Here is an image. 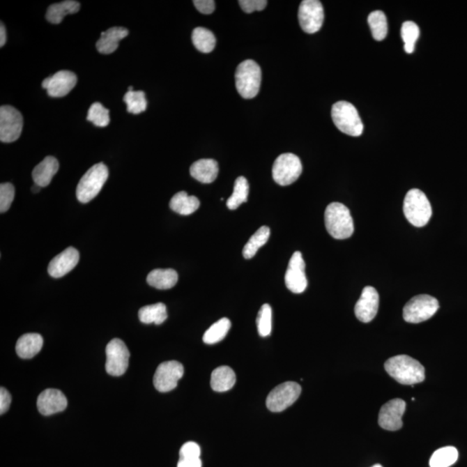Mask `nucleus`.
I'll list each match as a JSON object with an SVG mask.
<instances>
[{"mask_svg": "<svg viewBox=\"0 0 467 467\" xmlns=\"http://www.w3.org/2000/svg\"><path fill=\"white\" fill-rule=\"evenodd\" d=\"M384 368L391 377L404 385H414L425 380V369L422 365L407 355L388 359Z\"/></svg>", "mask_w": 467, "mask_h": 467, "instance_id": "obj_1", "label": "nucleus"}, {"mask_svg": "<svg viewBox=\"0 0 467 467\" xmlns=\"http://www.w3.org/2000/svg\"><path fill=\"white\" fill-rule=\"evenodd\" d=\"M326 231L333 238L344 240L353 235L354 224L350 210L340 203H332L325 212Z\"/></svg>", "mask_w": 467, "mask_h": 467, "instance_id": "obj_2", "label": "nucleus"}, {"mask_svg": "<svg viewBox=\"0 0 467 467\" xmlns=\"http://www.w3.org/2000/svg\"><path fill=\"white\" fill-rule=\"evenodd\" d=\"M404 213L407 220L415 227H424L432 217V207L426 194L418 189H412L406 194Z\"/></svg>", "mask_w": 467, "mask_h": 467, "instance_id": "obj_3", "label": "nucleus"}, {"mask_svg": "<svg viewBox=\"0 0 467 467\" xmlns=\"http://www.w3.org/2000/svg\"><path fill=\"white\" fill-rule=\"evenodd\" d=\"M237 91L244 99H253L260 91L261 70L257 62L246 60L240 63L236 71Z\"/></svg>", "mask_w": 467, "mask_h": 467, "instance_id": "obj_4", "label": "nucleus"}, {"mask_svg": "<svg viewBox=\"0 0 467 467\" xmlns=\"http://www.w3.org/2000/svg\"><path fill=\"white\" fill-rule=\"evenodd\" d=\"M109 178V169L103 163H98L89 169L81 178L77 188L79 202L87 204L98 195Z\"/></svg>", "mask_w": 467, "mask_h": 467, "instance_id": "obj_5", "label": "nucleus"}, {"mask_svg": "<svg viewBox=\"0 0 467 467\" xmlns=\"http://www.w3.org/2000/svg\"><path fill=\"white\" fill-rule=\"evenodd\" d=\"M332 118L337 129L347 135L358 137L364 131L360 116L351 103L341 100L332 106Z\"/></svg>", "mask_w": 467, "mask_h": 467, "instance_id": "obj_6", "label": "nucleus"}, {"mask_svg": "<svg viewBox=\"0 0 467 467\" xmlns=\"http://www.w3.org/2000/svg\"><path fill=\"white\" fill-rule=\"evenodd\" d=\"M440 305L436 298L427 294L412 298L404 308V319L406 322L418 324L427 321L436 314Z\"/></svg>", "mask_w": 467, "mask_h": 467, "instance_id": "obj_7", "label": "nucleus"}, {"mask_svg": "<svg viewBox=\"0 0 467 467\" xmlns=\"http://www.w3.org/2000/svg\"><path fill=\"white\" fill-rule=\"evenodd\" d=\"M303 170L299 157L293 153H283L273 165V178L280 185H290L300 178Z\"/></svg>", "mask_w": 467, "mask_h": 467, "instance_id": "obj_8", "label": "nucleus"}, {"mask_svg": "<svg viewBox=\"0 0 467 467\" xmlns=\"http://www.w3.org/2000/svg\"><path fill=\"white\" fill-rule=\"evenodd\" d=\"M301 394V387L296 382L280 384L269 393L267 407L271 412L279 413L285 411L298 400Z\"/></svg>", "mask_w": 467, "mask_h": 467, "instance_id": "obj_9", "label": "nucleus"}, {"mask_svg": "<svg viewBox=\"0 0 467 467\" xmlns=\"http://www.w3.org/2000/svg\"><path fill=\"white\" fill-rule=\"evenodd\" d=\"M24 127L22 114L15 107L2 106L0 109V140L3 143L16 141Z\"/></svg>", "mask_w": 467, "mask_h": 467, "instance_id": "obj_10", "label": "nucleus"}, {"mask_svg": "<svg viewBox=\"0 0 467 467\" xmlns=\"http://www.w3.org/2000/svg\"><path fill=\"white\" fill-rule=\"evenodd\" d=\"M106 371L113 376L124 375L128 368L129 352L123 341L114 339L107 344L106 348Z\"/></svg>", "mask_w": 467, "mask_h": 467, "instance_id": "obj_11", "label": "nucleus"}, {"mask_svg": "<svg viewBox=\"0 0 467 467\" xmlns=\"http://www.w3.org/2000/svg\"><path fill=\"white\" fill-rule=\"evenodd\" d=\"M184 366L177 361L162 362L153 376L154 387L161 393H167L178 386V381L184 376Z\"/></svg>", "mask_w": 467, "mask_h": 467, "instance_id": "obj_12", "label": "nucleus"}, {"mask_svg": "<svg viewBox=\"0 0 467 467\" xmlns=\"http://www.w3.org/2000/svg\"><path fill=\"white\" fill-rule=\"evenodd\" d=\"M299 22L301 29L309 34L321 30L324 23V8L319 0H304L299 8Z\"/></svg>", "mask_w": 467, "mask_h": 467, "instance_id": "obj_13", "label": "nucleus"}, {"mask_svg": "<svg viewBox=\"0 0 467 467\" xmlns=\"http://www.w3.org/2000/svg\"><path fill=\"white\" fill-rule=\"evenodd\" d=\"M305 263L303 254L294 252L287 267L285 283L287 289L293 293H303L307 287V279L305 276Z\"/></svg>", "mask_w": 467, "mask_h": 467, "instance_id": "obj_14", "label": "nucleus"}, {"mask_svg": "<svg viewBox=\"0 0 467 467\" xmlns=\"http://www.w3.org/2000/svg\"><path fill=\"white\" fill-rule=\"evenodd\" d=\"M406 411V402L401 399H393L380 409L379 426L388 431H397L402 427V415Z\"/></svg>", "mask_w": 467, "mask_h": 467, "instance_id": "obj_15", "label": "nucleus"}, {"mask_svg": "<svg viewBox=\"0 0 467 467\" xmlns=\"http://www.w3.org/2000/svg\"><path fill=\"white\" fill-rule=\"evenodd\" d=\"M77 84V77L73 72L61 70L52 77L45 79L42 86L50 97L57 98L67 95Z\"/></svg>", "mask_w": 467, "mask_h": 467, "instance_id": "obj_16", "label": "nucleus"}, {"mask_svg": "<svg viewBox=\"0 0 467 467\" xmlns=\"http://www.w3.org/2000/svg\"><path fill=\"white\" fill-rule=\"evenodd\" d=\"M379 308V294L372 286H365L360 299L355 305V317L362 323H369L375 319Z\"/></svg>", "mask_w": 467, "mask_h": 467, "instance_id": "obj_17", "label": "nucleus"}, {"mask_svg": "<svg viewBox=\"0 0 467 467\" xmlns=\"http://www.w3.org/2000/svg\"><path fill=\"white\" fill-rule=\"evenodd\" d=\"M80 254L73 247H68L49 262L48 273L53 278H61L73 270L78 264Z\"/></svg>", "mask_w": 467, "mask_h": 467, "instance_id": "obj_18", "label": "nucleus"}, {"mask_svg": "<svg viewBox=\"0 0 467 467\" xmlns=\"http://www.w3.org/2000/svg\"><path fill=\"white\" fill-rule=\"evenodd\" d=\"M38 408L43 415H52L67 408L68 401L62 391L48 389L43 391L38 398Z\"/></svg>", "mask_w": 467, "mask_h": 467, "instance_id": "obj_19", "label": "nucleus"}, {"mask_svg": "<svg viewBox=\"0 0 467 467\" xmlns=\"http://www.w3.org/2000/svg\"><path fill=\"white\" fill-rule=\"evenodd\" d=\"M218 163L215 160L203 159L196 161L190 168V174L203 184H211L217 178Z\"/></svg>", "mask_w": 467, "mask_h": 467, "instance_id": "obj_20", "label": "nucleus"}, {"mask_svg": "<svg viewBox=\"0 0 467 467\" xmlns=\"http://www.w3.org/2000/svg\"><path fill=\"white\" fill-rule=\"evenodd\" d=\"M129 34L128 29L123 27H113L100 35V38L96 43V48L102 54H111L118 49V42L127 37Z\"/></svg>", "mask_w": 467, "mask_h": 467, "instance_id": "obj_21", "label": "nucleus"}, {"mask_svg": "<svg viewBox=\"0 0 467 467\" xmlns=\"http://www.w3.org/2000/svg\"><path fill=\"white\" fill-rule=\"evenodd\" d=\"M59 170V161L52 156L46 157L32 171V178L36 185L46 187L50 184L54 176Z\"/></svg>", "mask_w": 467, "mask_h": 467, "instance_id": "obj_22", "label": "nucleus"}, {"mask_svg": "<svg viewBox=\"0 0 467 467\" xmlns=\"http://www.w3.org/2000/svg\"><path fill=\"white\" fill-rule=\"evenodd\" d=\"M43 346H44V339L40 334H24L17 340L16 344L17 354L21 358H32L40 352Z\"/></svg>", "mask_w": 467, "mask_h": 467, "instance_id": "obj_23", "label": "nucleus"}, {"mask_svg": "<svg viewBox=\"0 0 467 467\" xmlns=\"http://www.w3.org/2000/svg\"><path fill=\"white\" fill-rule=\"evenodd\" d=\"M236 376L229 366H220L211 373L210 385L215 392H226L235 385Z\"/></svg>", "mask_w": 467, "mask_h": 467, "instance_id": "obj_24", "label": "nucleus"}, {"mask_svg": "<svg viewBox=\"0 0 467 467\" xmlns=\"http://www.w3.org/2000/svg\"><path fill=\"white\" fill-rule=\"evenodd\" d=\"M178 275L174 269H155L147 275L146 282L157 289H171L178 283Z\"/></svg>", "mask_w": 467, "mask_h": 467, "instance_id": "obj_25", "label": "nucleus"}, {"mask_svg": "<svg viewBox=\"0 0 467 467\" xmlns=\"http://www.w3.org/2000/svg\"><path fill=\"white\" fill-rule=\"evenodd\" d=\"M80 8V3L73 1V0H66V1L53 3L47 10L46 20L49 23L59 24L62 22L64 17L69 15V14L78 13Z\"/></svg>", "mask_w": 467, "mask_h": 467, "instance_id": "obj_26", "label": "nucleus"}, {"mask_svg": "<svg viewBox=\"0 0 467 467\" xmlns=\"http://www.w3.org/2000/svg\"><path fill=\"white\" fill-rule=\"evenodd\" d=\"M200 202L195 196H188L185 192H178L172 197L170 208L176 213L183 215H192L199 210Z\"/></svg>", "mask_w": 467, "mask_h": 467, "instance_id": "obj_27", "label": "nucleus"}, {"mask_svg": "<svg viewBox=\"0 0 467 467\" xmlns=\"http://www.w3.org/2000/svg\"><path fill=\"white\" fill-rule=\"evenodd\" d=\"M168 317L167 307L163 303L146 305L139 309V319L144 324L161 325Z\"/></svg>", "mask_w": 467, "mask_h": 467, "instance_id": "obj_28", "label": "nucleus"}, {"mask_svg": "<svg viewBox=\"0 0 467 467\" xmlns=\"http://www.w3.org/2000/svg\"><path fill=\"white\" fill-rule=\"evenodd\" d=\"M270 236V229L267 226H262L258 231L250 237L249 242L244 246L243 250V257L250 260L256 256L257 251L268 243Z\"/></svg>", "mask_w": 467, "mask_h": 467, "instance_id": "obj_29", "label": "nucleus"}, {"mask_svg": "<svg viewBox=\"0 0 467 467\" xmlns=\"http://www.w3.org/2000/svg\"><path fill=\"white\" fill-rule=\"evenodd\" d=\"M192 43L197 49L203 53H210L215 49V37L210 30L204 27L194 29L192 36Z\"/></svg>", "mask_w": 467, "mask_h": 467, "instance_id": "obj_30", "label": "nucleus"}, {"mask_svg": "<svg viewBox=\"0 0 467 467\" xmlns=\"http://www.w3.org/2000/svg\"><path fill=\"white\" fill-rule=\"evenodd\" d=\"M231 327V322L227 318H222L208 329L203 337L204 342L215 344L224 339Z\"/></svg>", "mask_w": 467, "mask_h": 467, "instance_id": "obj_31", "label": "nucleus"}, {"mask_svg": "<svg viewBox=\"0 0 467 467\" xmlns=\"http://www.w3.org/2000/svg\"><path fill=\"white\" fill-rule=\"evenodd\" d=\"M250 185L249 182L244 177L236 178L234 192L231 197L227 200V207L229 210H236L240 204L246 203L247 197H249Z\"/></svg>", "mask_w": 467, "mask_h": 467, "instance_id": "obj_32", "label": "nucleus"}, {"mask_svg": "<svg viewBox=\"0 0 467 467\" xmlns=\"http://www.w3.org/2000/svg\"><path fill=\"white\" fill-rule=\"evenodd\" d=\"M459 452L454 447H445L434 452L430 459V467H449L458 461Z\"/></svg>", "mask_w": 467, "mask_h": 467, "instance_id": "obj_33", "label": "nucleus"}, {"mask_svg": "<svg viewBox=\"0 0 467 467\" xmlns=\"http://www.w3.org/2000/svg\"><path fill=\"white\" fill-rule=\"evenodd\" d=\"M368 23L373 38L376 41H383L388 34V22L385 14L382 10H375L369 14Z\"/></svg>", "mask_w": 467, "mask_h": 467, "instance_id": "obj_34", "label": "nucleus"}, {"mask_svg": "<svg viewBox=\"0 0 467 467\" xmlns=\"http://www.w3.org/2000/svg\"><path fill=\"white\" fill-rule=\"evenodd\" d=\"M402 40L404 42L405 52L411 54L415 50V45L420 36L418 25L412 21L402 24L401 29Z\"/></svg>", "mask_w": 467, "mask_h": 467, "instance_id": "obj_35", "label": "nucleus"}, {"mask_svg": "<svg viewBox=\"0 0 467 467\" xmlns=\"http://www.w3.org/2000/svg\"><path fill=\"white\" fill-rule=\"evenodd\" d=\"M123 100L127 104L128 113L139 114L146 109L147 100L143 91H128L124 95Z\"/></svg>", "mask_w": 467, "mask_h": 467, "instance_id": "obj_36", "label": "nucleus"}, {"mask_svg": "<svg viewBox=\"0 0 467 467\" xmlns=\"http://www.w3.org/2000/svg\"><path fill=\"white\" fill-rule=\"evenodd\" d=\"M87 120L96 127L105 128L110 122L109 110L104 107L102 103L95 102L89 107Z\"/></svg>", "mask_w": 467, "mask_h": 467, "instance_id": "obj_37", "label": "nucleus"}, {"mask_svg": "<svg viewBox=\"0 0 467 467\" xmlns=\"http://www.w3.org/2000/svg\"><path fill=\"white\" fill-rule=\"evenodd\" d=\"M258 332L261 337H268L272 332V308L264 304L258 312L257 319Z\"/></svg>", "mask_w": 467, "mask_h": 467, "instance_id": "obj_38", "label": "nucleus"}, {"mask_svg": "<svg viewBox=\"0 0 467 467\" xmlns=\"http://www.w3.org/2000/svg\"><path fill=\"white\" fill-rule=\"evenodd\" d=\"M15 197V188L10 183L0 185V212L5 213L10 209Z\"/></svg>", "mask_w": 467, "mask_h": 467, "instance_id": "obj_39", "label": "nucleus"}, {"mask_svg": "<svg viewBox=\"0 0 467 467\" xmlns=\"http://www.w3.org/2000/svg\"><path fill=\"white\" fill-rule=\"evenodd\" d=\"M201 454V449L199 444L189 441L182 445L179 456L181 459H199Z\"/></svg>", "mask_w": 467, "mask_h": 467, "instance_id": "obj_40", "label": "nucleus"}, {"mask_svg": "<svg viewBox=\"0 0 467 467\" xmlns=\"http://www.w3.org/2000/svg\"><path fill=\"white\" fill-rule=\"evenodd\" d=\"M238 3L240 8L246 13H252L256 10L261 12L268 5V1L266 0H240Z\"/></svg>", "mask_w": 467, "mask_h": 467, "instance_id": "obj_41", "label": "nucleus"}, {"mask_svg": "<svg viewBox=\"0 0 467 467\" xmlns=\"http://www.w3.org/2000/svg\"><path fill=\"white\" fill-rule=\"evenodd\" d=\"M194 6L203 14H211L214 13L215 5L213 0H194Z\"/></svg>", "mask_w": 467, "mask_h": 467, "instance_id": "obj_42", "label": "nucleus"}, {"mask_svg": "<svg viewBox=\"0 0 467 467\" xmlns=\"http://www.w3.org/2000/svg\"><path fill=\"white\" fill-rule=\"evenodd\" d=\"M10 402H12L10 394L8 390L2 387L0 389V414L3 415L8 411Z\"/></svg>", "mask_w": 467, "mask_h": 467, "instance_id": "obj_43", "label": "nucleus"}, {"mask_svg": "<svg viewBox=\"0 0 467 467\" xmlns=\"http://www.w3.org/2000/svg\"><path fill=\"white\" fill-rule=\"evenodd\" d=\"M178 467H202V461L199 459H179Z\"/></svg>", "mask_w": 467, "mask_h": 467, "instance_id": "obj_44", "label": "nucleus"}, {"mask_svg": "<svg viewBox=\"0 0 467 467\" xmlns=\"http://www.w3.org/2000/svg\"><path fill=\"white\" fill-rule=\"evenodd\" d=\"M6 43V31L5 25L1 23L0 26V47H3Z\"/></svg>", "mask_w": 467, "mask_h": 467, "instance_id": "obj_45", "label": "nucleus"}, {"mask_svg": "<svg viewBox=\"0 0 467 467\" xmlns=\"http://www.w3.org/2000/svg\"><path fill=\"white\" fill-rule=\"evenodd\" d=\"M41 188H42V187L35 184L33 186H32L31 190H32V192L38 193V192H40Z\"/></svg>", "mask_w": 467, "mask_h": 467, "instance_id": "obj_46", "label": "nucleus"}, {"mask_svg": "<svg viewBox=\"0 0 467 467\" xmlns=\"http://www.w3.org/2000/svg\"><path fill=\"white\" fill-rule=\"evenodd\" d=\"M128 91H134V89H132V86L128 88Z\"/></svg>", "mask_w": 467, "mask_h": 467, "instance_id": "obj_47", "label": "nucleus"}, {"mask_svg": "<svg viewBox=\"0 0 467 467\" xmlns=\"http://www.w3.org/2000/svg\"><path fill=\"white\" fill-rule=\"evenodd\" d=\"M372 467H383V466H381V465H379V464H376V465L373 466H372Z\"/></svg>", "mask_w": 467, "mask_h": 467, "instance_id": "obj_48", "label": "nucleus"}]
</instances>
